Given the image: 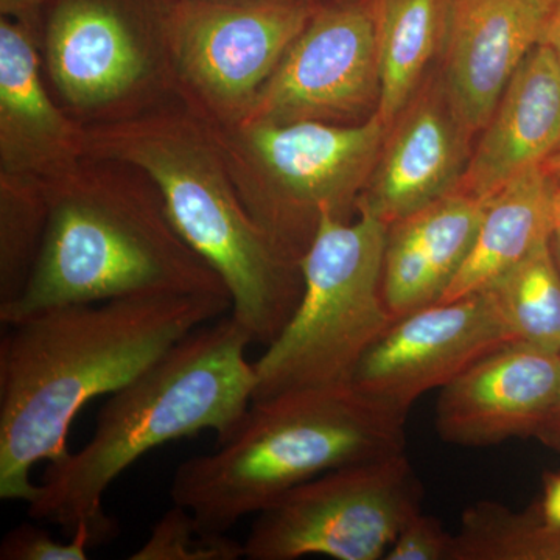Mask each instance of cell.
I'll use <instances>...</instances> for the list:
<instances>
[{
  "instance_id": "cell-1",
  "label": "cell",
  "mask_w": 560,
  "mask_h": 560,
  "mask_svg": "<svg viewBox=\"0 0 560 560\" xmlns=\"http://www.w3.org/2000/svg\"><path fill=\"white\" fill-rule=\"evenodd\" d=\"M228 296H136L49 308L3 326L0 499L31 503L36 464L69 455L77 415L116 393L198 327L231 313Z\"/></svg>"
},
{
  "instance_id": "cell-2",
  "label": "cell",
  "mask_w": 560,
  "mask_h": 560,
  "mask_svg": "<svg viewBox=\"0 0 560 560\" xmlns=\"http://www.w3.org/2000/svg\"><path fill=\"white\" fill-rule=\"evenodd\" d=\"M49 219L21 296L0 323L66 305L136 296H230L223 280L180 237L164 198L128 162L84 158L46 184Z\"/></svg>"
},
{
  "instance_id": "cell-3",
  "label": "cell",
  "mask_w": 560,
  "mask_h": 560,
  "mask_svg": "<svg viewBox=\"0 0 560 560\" xmlns=\"http://www.w3.org/2000/svg\"><path fill=\"white\" fill-rule=\"evenodd\" d=\"M249 331L231 313L198 327L124 388L110 394L91 440L47 464L28 517L72 537L88 528L94 544L116 534L103 499L120 475L154 448L200 431L230 438L253 404Z\"/></svg>"
},
{
  "instance_id": "cell-4",
  "label": "cell",
  "mask_w": 560,
  "mask_h": 560,
  "mask_svg": "<svg viewBox=\"0 0 560 560\" xmlns=\"http://www.w3.org/2000/svg\"><path fill=\"white\" fill-rule=\"evenodd\" d=\"M84 128L86 158L128 162L153 179L180 237L230 291L231 315L270 346L300 305L301 267L249 215L208 121L173 101Z\"/></svg>"
},
{
  "instance_id": "cell-5",
  "label": "cell",
  "mask_w": 560,
  "mask_h": 560,
  "mask_svg": "<svg viewBox=\"0 0 560 560\" xmlns=\"http://www.w3.org/2000/svg\"><path fill=\"white\" fill-rule=\"evenodd\" d=\"M405 423L352 385L253 401L215 451L179 464L172 503L190 511L202 529L228 534L319 475L405 452Z\"/></svg>"
},
{
  "instance_id": "cell-6",
  "label": "cell",
  "mask_w": 560,
  "mask_h": 560,
  "mask_svg": "<svg viewBox=\"0 0 560 560\" xmlns=\"http://www.w3.org/2000/svg\"><path fill=\"white\" fill-rule=\"evenodd\" d=\"M386 226L368 212L320 219L300 261L304 291L279 337L254 364L253 401L289 390L350 385L390 324L383 296Z\"/></svg>"
},
{
  "instance_id": "cell-7",
  "label": "cell",
  "mask_w": 560,
  "mask_h": 560,
  "mask_svg": "<svg viewBox=\"0 0 560 560\" xmlns=\"http://www.w3.org/2000/svg\"><path fill=\"white\" fill-rule=\"evenodd\" d=\"M212 128L249 215L298 265L324 213L340 221L357 213L389 131L377 110L353 125L243 121Z\"/></svg>"
},
{
  "instance_id": "cell-8",
  "label": "cell",
  "mask_w": 560,
  "mask_h": 560,
  "mask_svg": "<svg viewBox=\"0 0 560 560\" xmlns=\"http://www.w3.org/2000/svg\"><path fill=\"white\" fill-rule=\"evenodd\" d=\"M173 0H46L38 44L62 108L91 125L176 101L167 49Z\"/></svg>"
},
{
  "instance_id": "cell-9",
  "label": "cell",
  "mask_w": 560,
  "mask_h": 560,
  "mask_svg": "<svg viewBox=\"0 0 560 560\" xmlns=\"http://www.w3.org/2000/svg\"><path fill=\"white\" fill-rule=\"evenodd\" d=\"M319 0H173L167 49L176 101L212 127L248 117Z\"/></svg>"
},
{
  "instance_id": "cell-10",
  "label": "cell",
  "mask_w": 560,
  "mask_h": 560,
  "mask_svg": "<svg viewBox=\"0 0 560 560\" xmlns=\"http://www.w3.org/2000/svg\"><path fill=\"white\" fill-rule=\"evenodd\" d=\"M420 501L422 486L405 452L327 471L256 515L245 559H385Z\"/></svg>"
},
{
  "instance_id": "cell-11",
  "label": "cell",
  "mask_w": 560,
  "mask_h": 560,
  "mask_svg": "<svg viewBox=\"0 0 560 560\" xmlns=\"http://www.w3.org/2000/svg\"><path fill=\"white\" fill-rule=\"evenodd\" d=\"M381 91L374 0H330L291 44L243 121L360 124L377 110Z\"/></svg>"
},
{
  "instance_id": "cell-12",
  "label": "cell",
  "mask_w": 560,
  "mask_h": 560,
  "mask_svg": "<svg viewBox=\"0 0 560 560\" xmlns=\"http://www.w3.org/2000/svg\"><path fill=\"white\" fill-rule=\"evenodd\" d=\"M512 342L492 293L477 291L394 320L360 361L350 385L407 419L420 397Z\"/></svg>"
},
{
  "instance_id": "cell-13",
  "label": "cell",
  "mask_w": 560,
  "mask_h": 560,
  "mask_svg": "<svg viewBox=\"0 0 560 560\" xmlns=\"http://www.w3.org/2000/svg\"><path fill=\"white\" fill-rule=\"evenodd\" d=\"M559 396L560 353L512 342L441 389L438 433L460 447L534 438Z\"/></svg>"
},
{
  "instance_id": "cell-14",
  "label": "cell",
  "mask_w": 560,
  "mask_h": 560,
  "mask_svg": "<svg viewBox=\"0 0 560 560\" xmlns=\"http://www.w3.org/2000/svg\"><path fill=\"white\" fill-rule=\"evenodd\" d=\"M552 0H453L444 91L466 138L485 130L515 70L539 46Z\"/></svg>"
},
{
  "instance_id": "cell-15",
  "label": "cell",
  "mask_w": 560,
  "mask_h": 560,
  "mask_svg": "<svg viewBox=\"0 0 560 560\" xmlns=\"http://www.w3.org/2000/svg\"><path fill=\"white\" fill-rule=\"evenodd\" d=\"M84 158L86 128L50 91L38 32L0 16V175L47 184Z\"/></svg>"
},
{
  "instance_id": "cell-16",
  "label": "cell",
  "mask_w": 560,
  "mask_h": 560,
  "mask_svg": "<svg viewBox=\"0 0 560 560\" xmlns=\"http://www.w3.org/2000/svg\"><path fill=\"white\" fill-rule=\"evenodd\" d=\"M469 143L445 91L427 83L389 128L357 212L371 213L389 226L451 194L466 172Z\"/></svg>"
},
{
  "instance_id": "cell-17",
  "label": "cell",
  "mask_w": 560,
  "mask_h": 560,
  "mask_svg": "<svg viewBox=\"0 0 560 560\" xmlns=\"http://www.w3.org/2000/svg\"><path fill=\"white\" fill-rule=\"evenodd\" d=\"M481 138L470 153L455 190L489 198L560 150V62L545 44L523 60Z\"/></svg>"
},
{
  "instance_id": "cell-18",
  "label": "cell",
  "mask_w": 560,
  "mask_h": 560,
  "mask_svg": "<svg viewBox=\"0 0 560 560\" xmlns=\"http://www.w3.org/2000/svg\"><path fill=\"white\" fill-rule=\"evenodd\" d=\"M486 201L453 190L389 224L383 296L394 319L444 296L474 246Z\"/></svg>"
},
{
  "instance_id": "cell-19",
  "label": "cell",
  "mask_w": 560,
  "mask_h": 560,
  "mask_svg": "<svg viewBox=\"0 0 560 560\" xmlns=\"http://www.w3.org/2000/svg\"><path fill=\"white\" fill-rule=\"evenodd\" d=\"M555 179L547 164L521 173L490 195L469 256L440 302L489 289L551 238Z\"/></svg>"
},
{
  "instance_id": "cell-20",
  "label": "cell",
  "mask_w": 560,
  "mask_h": 560,
  "mask_svg": "<svg viewBox=\"0 0 560 560\" xmlns=\"http://www.w3.org/2000/svg\"><path fill=\"white\" fill-rule=\"evenodd\" d=\"M453 0H374L382 91L377 114L386 127L420 90L433 58L445 49Z\"/></svg>"
},
{
  "instance_id": "cell-21",
  "label": "cell",
  "mask_w": 560,
  "mask_h": 560,
  "mask_svg": "<svg viewBox=\"0 0 560 560\" xmlns=\"http://www.w3.org/2000/svg\"><path fill=\"white\" fill-rule=\"evenodd\" d=\"M486 290L515 342L560 353V271L551 238Z\"/></svg>"
},
{
  "instance_id": "cell-22",
  "label": "cell",
  "mask_w": 560,
  "mask_h": 560,
  "mask_svg": "<svg viewBox=\"0 0 560 560\" xmlns=\"http://www.w3.org/2000/svg\"><path fill=\"white\" fill-rule=\"evenodd\" d=\"M451 560H560V528L544 523L537 506L515 512L480 501L464 512Z\"/></svg>"
},
{
  "instance_id": "cell-23",
  "label": "cell",
  "mask_w": 560,
  "mask_h": 560,
  "mask_svg": "<svg viewBox=\"0 0 560 560\" xmlns=\"http://www.w3.org/2000/svg\"><path fill=\"white\" fill-rule=\"evenodd\" d=\"M49 219L46 184L0 175V307L27 285Z\"/></svg>"
},
{
  "instance_id": "cell-24",
  "label": "cell",
  "mask_w": 560,
  "mask_h": 560,
  "mask_svg": "<svg viewBox=\"0 0 560 560\" xmlns=\"http://www.w3.org/2000/svg\"><path fill=\"white\" fill-rule=\"evenodd\" d=\"M245 545L228 534L210 533L186 508L173 504L151 529L149 539L131 560H237Z\"/></svg>"
},
{
  "instance_id": "cell-25",
  "label": "cell",
  "mask_w": 560,
  "mask_h": 560,
  "mask_svg": "<svg viewBox=\"0 0 560 560\" xmlns=\"http://www.w3.org/2000/svg\"><path fill=\"white\" fill-rule=\"evenodd\" d=\"M92 544L94 537L88 528H79L68 540L60 541L40 526L21 523L3 537L0 560H86Z\"/></svg>"
},
{
  "instance_id": "cell-26",
  "label": "cell",
  "mask_w": 560,
  "mask_h": 560,
  "mask_svg": "<svg viewBox=\"0 0 560 560\" xmlns=\"http://www.w3.org/2000/svg\"><path fill=\"white\" fill-rule=\"evenodd\" d=\"M452 534L438 518L422 514L412 515L397 534L386 552V560H448L452 550Z\"/></svg>"
},
{
  "instance_id": "cell-27",
  "label": "cell",
  "mask_w": 560,
  "mask_h": 560,
  "mask_svg": "<svg viewBox=\"0 0 560 560\" xmlns=\"http://www.w3.org/2000/svg\"><path fill=\"white\" fill-rule=\"evenodd\" d=\"M537 510L544 523L560 528V474L545 475L544 497Z\"/></svg>"
},
{
  "instance_id": "cell-28",
  "label": "cell",
  "mask_w": 560,
  "mask_h": 560,
  "mask_svg": "<svg viewBox=\"0 0 560 560\" xmlns=\"http://www.w3.org/2000/svg\"><path fill=\"white\" fill-rule=\"evenodd\" d=\"M44 2L46 0H0V16L13 18L38 32Z\"/></svg>"
},
{
  "instance_id": "cell-29",
  "label": "cell",
  "mask_w": 560,
  "mask_h": 560,
  "mask_svg": "<svg viewBox=\"0 0 560 560\" xmlns=\"http://www.w3.org/2000/svg\"><path fill=\"white\" fill-rule=\"evenodd\" d=\"M534 438L552 451L560 452V396L558 401L552 405L547 418L540 423Z\"/></svg>"
},
{
  "instance_id": "cell-30",
  "label": "cell",
  "mask_w": 560,
  "mask_h": 560,
  "mask_svg": "<svg viewBox=\"0 0 560 560\" xmlns=\"http://www.w3.org/2000/svg\"><path fill=\"white\" fill-rule=\"evenodd\" d=\"M540 44L550 47L560 62V0H552Z\"/></svg>"
},
{
  "instance_id": "cell-31",
  "label": "cell",
  "mask_w": 560,
  "mask_h": 560,
  "mask_svg": "<svg viewBox=\"0 0 560 560\" xmlns=\"http://www.w3.org/2000/svg\"><path fill=\"white\" fill-rule=\"evenodd\" d=\"M550 171V168H548ZM555 179V198H552V210H555V224H560V171L551 172Z\"/></svg>"
},
{
  "instance_id": "cell-32",
  "label": "cell",
  "mask_w": 560,
  "mask_h": 560,
  "mask_svg": "<svg viewBox=\"0 0 560 560\" xmlns=\"http://www.w3.org/2000/svg\"><path fill=\"white\" fill-rule=\"evenodd\" d=\"M551 249L560 271V224H555V230H552Z\"/></svg>"
},
{
  "instance_id": "cell-33",
  "label": "cell",
  "mask_w": 560,
  "mask_h": 560,
  "mask_svg": "<svg viewBox=\"0 0 560 560\" xmlns=\"http://www.w3.org/2000/svg\"><path fill=\"white\" fill-rule=\"evenodd\" d=\"M547 167L550 168L551 172H559L560 171V150L558 153L555 154V156L550 158L547 162Z\"/></svg>"
},
{
  "instance_id": "cell-34",
  "label": "cell",
  "mask_w": 560,
  "mask_h": 560,
  "mask_svg": "<svg viewBox=\"0 0 560 560\" xmlns=\"http://www.w3.org/2000/svg\"><path fill=\"white\" fill-rule=\"evenodd\" d=\"M319 2H330V0H319Z\"/></svg>"
}]
</instances>
